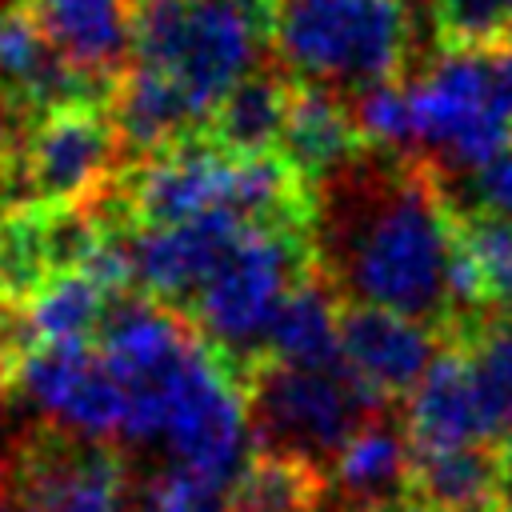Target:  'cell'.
Here are the masks:
<instances>
[{
    "label": "cell",
    "instance_id": "cell-1",
    "mask_svg": "<svg viewBox=\"0 0 512 512\" xmlns=\"http://www.w3.org/2000/svg\"><path fill=\"white\" fill-rule=\"evenodd\" d=\"M312 248L344 304L388 308L452 336L460 232L432 164L384 148L352 156L312 184Z\"/></svg>",
    "mask_w": 512,
    "mask_h": 512
},
{
    "label": "cell",
    "instance_id": "cell-2",
    "mask_svg": "<svg viewBox=\"0 0 512 512\" xmlns=\"http://www.w3.org/2000/svg\"><path fill=\"white\" fill-rule=\"evenodd\" d=\"M268 20L280 64L344 100L408 64V0H268Z\"/></svg>",
    "mask_w": 512,
    "mask_h": 512
},
{
    "label": "cell",
    "instance_id": "cell-3",
    "mask_svg": "<svg viewBox=\"0 0 512 512\" xmlns=\"http://www.w3.org/2000/svg\"><path fill=\"white\" fill-rule=\"evenodd\" d=\"M272 36L268 0H136V60L168 72L204 116L260 72Z\"/></svg>",
    "mask_w": 512,
    "mask_h": 512
},
{
    "label": "cell",
    "instance_id": "cell-4",
    "mask_svg": "<svg viewBox=\"0 0 512 512\" xmlns=\"http://www.w3.org/2000/svg\"><path fill=\"white\" fill-rule=\"evenodd\" d=\"M308 272H316L312 228H244L184 316L244 384L264 360L280 304Z\"/></svg>",
    "mask_w": 512,
    "mask_h": 512
},
{
    "label": "cell",
    "instance_id": "cell-5",
    "mask_svg": "<svg viewBox=\"0 0 512 512\" xmlns=\"http://www.w3.org/2000/svg\"><path fill=\"white\" fill-rule=\"evenodd\" d=\"M408 104L412 156L440 176H464L512 140V104L492 52L440 48L424 72L408 80Z\"/></svg>",
    "mask_w": 512,
    "mask_h": 512
},
{
    "label": "cell",
    "instance_id": "cell-6",
    "mask_svg": "<svg viewBox=\"0 0 512 512\" xmlns=\"http://www.w3.org/2000/svg\"><path fill=\"white\" fill-rule=\"evenodd\" d=\"M252 448L300 456L328 472L336 452L388 404L348 368H292L260 360L244 376Z\"/></svg>",
    "mask_w": 512,
    "mask_h": 512
},
{
    "label": "cell",
    "instance_id": "cell-7",
    "mask_svg": "<svg viewBox=\"0 0 512 512\" xmlns=\"http://www.w3.org/2000/svg\"><path fill=\"white\" fill-rule=\"evenodd\" d=\"M124 144L100 100L40 112L20 144L12 180L20 204H80L108 188Z\"/></svg>",
    "mask_w": 512,
    "mask_h": 512
},
{
    "label": "cell",
    "instance_id": "cell-8",
    "mask_svg": "<svg viewBox=\"0 0 512 512\" xmlns=\"http://www.w3.org/2000/svg\"><path fill=\"white\" fill-rule=\"evenodd\" d=\"M0 484L28 512H128V472L120 452L52 424L16 448Z\"/></svg>",
    "mask_w": 512,
    "mask_h": 512
},
{
    "label": "cell",
    "instance_id": "cell-9",
    "mask_svg": "<svg viewBox=\"0 0 512 512\" xmlns=\"http://www.w3.org/2000/svg\"><path fill=\"white\" fill-rule=\"evenodd\" d=\"M16 388L60 432L84 440H108L124 432V388L104 364L96 340L36 344L16 364Z\"/></svg>",
    "mask_w": 512,
    "mask_h": 512
},
{
    "label": "cell",
    "instance_id": "cell-10",
    "mask_svg": "<svg viewBox=\"0 0 512 512\" xmlns=\"http://www.w3.org/2000/svg\"><path fill=\"white\" fill-rule=\"evenodd\" d=\"M236 152L216 148L208 136H192L148 156L120 188L132 228L184 224L208 212L232 216Z\"/></svg>",
    "mask_w": 512,
    "mask_h": 512
},
{
    "label": "cell",
    "instance_id": "cell-11",
    "mask_svg": "<svg viewBox=\"0 0 512 512\" xmlns=\"http://www.w3.org/2000/svg\"><path fill=\"white\" fill-rule=\"evenodd\" d=\"M228 212H208L184 224H156V228H132L128 232V252H132V288L176 308L180 316L188 312L192 296L216 268V260L228 252V244L244 232Z\"/></svg>",
    "mask_w": 512,
    "mask_h": 512
},
{
    "label": "cell",
    "instance_id": "cell-12",
    "mask_svg": "<svg viewBox=\"0 0 512 512\" xmlns=\"http://www.w3.org/2000/svg\"><path fill=\"white\" fill-rule=\"evenodd\" d=\"M340 356L344 368L384 404L412 396L432 360L440 356V340L428 324L408 320L372 304H340Z\"/></svg>",
    "mask_w": 512,
    "mask_h": 512
},
{
    "label": "cell",
    "instance_id": "cell-13",
    "mask_svg": "<svg viewBox=\"0 0 512 512\" xmlns=\"http://www.w3.org/2000/svg\"><path fill=\"white\" fill-rule=\"evenodd\" d=\"M28 12L56 56L108 88L136 60L132 0H28Z\"/></svg>",
    "mask_w": 512,
    "mask_h": 512
},
{
    "label": "cell",
    "instance_id": "cell-14",
    "mask_svg": "<svg viewBox=\"0 0 512 512\" xmlns=\"http://www.w3.org/2000/svg\"><path fill=\"white\" fill-rule=\"evenodd\" d=\"M108 116L116 124L124 152L156 156L172 144L204 136V116L184 96V88L168 72L140 64V60H132L128 72L112 84Z\"/></svg>",
    "mask_w": 512,
    "mask_h": 512
},
{
    "label": "cell",
    "instance_id": "cell-15",
    "mask_svg": "<svg viewBox=\"0 0 512 512\" xmlns=\"http://www.w3.org/2000/svg\"><path fill=\"white\" fill-rule=\"evenodd\" d=\"M404 432L412 448H460L488 444V424L472 388L468 360L456 344H444L404 408Z\"/></svg>",
    "mask_w": 512,
    "mask_h": 512
},
{
    "label": "cell",
    "instance_id": "cell-16",
    "mask_svg": "<svg viewBox=\"0 0 512 512\" xmlns=\"http://www.w3.org/2000/svg\"><path fill=\"white\" fill-rule=\"evenodd\" d=\"M364 148L368 144H364V136L356 128V116H352L348 100L340 92H332V88L296 80L280 152L308 180V188L320 184L324 176H332L336 168H344Z\"/></svg>",
    "mask_w": 512,
    "mask_h": 512
},
{
    "label": "cell",
    "instance_id": "cell-17",
    "mask_svg": "<svg viewBox=\"0 0 512 512\" xmlns=\"http://www.w3.org/2000/svg\"><path fill=\"white\" fill-rule=\"evenodd\" d=\"M408 468H412L408 432L384 416H372L328 464V488L352 512H372L380 504L408 496Z\"/></svg>",
    "mask_w": 512,
    "mask_h": 512
},
{
    "label": "cell",
    "instance_id": "cell-18",
    "mask_svg": "<svg viewBox=\"0 0 512 512\" xmlns=\"http://www.w3.org/2000/svg\"><path fill=\"white\" fill-rule=\"evenodd\" d=\"M500 452L488 444L412 448L408 500L420 512H496Z\"/></svg>",
    "mask_w": 512,
    "mask_h": 512
},
{
    "label": "cell",
    "instance_id": "cell-19",
    "mask_svg": "<svg viewBox=\"0 0 512 512\" xmlns=\"http://www.w3.org/2000/svg\"><path fill=\"white\" fill-rule=\"evenodd\" d=\"M340 304L344 300L336 296V288L316 264V272H308L280 304L272 332H268L264 360L292 364V368H344Z\"/></svg>",
    "mask_w": 512,
    "mask_h": 512
},
{
    "label": "cell",
    "instance_id": "cell-20",
    "mask_svg": "<svg viewBox=\"0 0 512 512\" xmlns=\"http://www.w3.org/2000/svg\"><path fill=\"white\" fill-rule=\"evenodd\" d=\"M292 92H296V80L288 72H252L220 100L204 136L216 148L236 152V156L280 152Z\"/></svg>",
    "mask_w": 512,
    "mask_h": 512
},
{
    "label": "cell",
    "instance_id": "cell-21",
    "mask_svg": "<svg viewBox=\"0 0 512 512\" xmlns=\"http://www.w3.org/2000/svg\"><path fill=\"white\" fill-rule=\"evenodd\" d=\"M328 496V472L284 452L252 448L248 464L228 488V512H320Z\"/></svg>",
    "mask_w": 512,
    "mask_h": 512
},
{
    "label": "cell",
    "instance_id": "cell-22",
    "mask_svg": "<svg viewBox=\"0 0 512 512\" xmlns=\"http://www.w3.org/2000/svg\"><path fill=\"white\" fill-rule=\"evenodd\" d=\"M452 336L468 360L488 436H512V312L472 316Z\"/></svg>",
    "mask_w": 512,
    "mask_h": 512
},
{
    "label": "cell",
    "instance_id": "cell-23",
    "mask_svg": "<svg viewBox=\"0 0 512 512\" xmlns=\"http://www.w3.org/2000/svg\"><path fill=\"white\" fill-rule=\"evenodd\" d=\"M108 300L112 292L88 272H56L32 296H24L20 308L32 344H64V340H96Z\"/></svg>",
    "mask_w": 512,
    "mask_h": 512
},
{
    "label": "cell",
    "instance_id": "cell-24",
    "mask_svg": "<svg viewBox=\"0 0 512 512\" xmlns=\"http://www.w3.org/2000/svg\"><path fill=\"white\" fill-rule=\"evenodd\" d=\"M456 228L472 260L484 308L512 312V224L488 216H456Z\"/></svg>",
    "mask_w": 512,
    "mask_h": 512
},
{
    "label": "cell",
    "instance_id": "cell-25",
    "mask_svg": "<svg viewBox=\"0 0 512 512\" xmlns=\"http://www.w3.org/2000/svg\"><path fill=\"white\" fill-rule=\"evenodd\" d=\"M428 8L444 48L496 52L508 44V32H512L508 0H428Z\"/></svg>",
    "mask_w": 512,
    "mask_h": 512
},
{
    "label": "cell",
    "instance_id": "cell-26",
    "mask_svg": "<svg viewBox=\"0 0 512 512\" xmlns=\"http://www.w3.org/2000/svg\"><path fill=\"white\" fill-rule=\"evenodd\" d=\"M228 492L200 472H188L180 464H168L156 472L140 492V512H224Z\"/></svg>",
    "mask_w": 512,
    "mask_h": 512
},
{
    "label": "cell",
    "instance_id": "cell-27",
    "mask_svg": "<svg viewBox=\"0 0 512 512\" xmlns=\"http://www.w3.org/2000/svg\"><path fill=\"white\" fill-rule=\"evenodd\" d=\"M456 180H460V196H464V204L452 208L456 216H488V220L512 224V140L492 160H484L480 168H472Z\"/></svg>",
    "mask_w": 512,
    "mask_h": 512
},
{
    "label": "cell",
    "instance_id": "cell-28",
    "mask_svg": "<svg viewBox=\"0 0 512 512\" xmlns=\"http://www.w3.org/2000/svg\"><path fill=\"white\" fill-rule=\"evenodd\" d=\"M24 132H28V112L20 104H12L8 96H0V188H4V180H12Z\"/></svg>",
    "mask_w": 512,
    "mask_h": 512
},
{
    "label": "cell",
    "instance_id": "cell-29",
    "mask_svg": "<svg viewBox=\"0 0 512 512\" xmlns=\"http://www.w3.org/2000/svg\"><path fill=\"white\" fill-rule=\"evenodd\" d=\"M492 60H496V72H500V84H504V96H508V104H512V44H504V48H496V52H492Z\"/></svg>",
    "mask_w": 512,
    "mask_h": 512
},
{
    "label": "cell",
    "instance_id": "cell-30",
    "mask_svg": "<svg viewBox=\"0 0 512 512\" xmlns=\"http://www.w3.org/2000/svg\"><path fill=\"white\" fill-rule=\"evenodd\" d=\"M12 384H16V364L8 356H0V396H8Z\"/></svg>",
    "mask_w": 512,
    "mask_h": 512
},
{
    "label": "cell",
    "instance_id": "cell-31",
    "mask_svg": "<svg viewBox=\"0 0 512 512\" xmlns=\"http://www.w3.org/2000/svg\"><path fill=\"white\" fill-rule=\"evenodd\" d=\"M496 512H512V476L500 472V496H496Z\"/></svg>",
    "mask_w": 512,
    "mask_h": 512
},
{
    "label": "cell",
    "instance_id": "cell-32",
    "mask_svg": "<svg viewBox=\"0 0 512 512\" xmlns=\"http://www.w3.org/2000/svg\"><path fill=\"white\" fill-rule=\"evenodd\" d=\"M0 512H28V508H24V504H20V500L0 484Z\"/></svg>",
    "mask_w": 512,
    "mask_h": 512
},
{
    "label": "cell",
    "instance_id": "cell-33",
    "mask_svg": "<svg viewBox=\"0 0 512 512\" xmlns=\"http://www.w3.org/2000/svg\"><path fill=\"white\" fill-rule=\"evenodd\" d=\"M500 472L512 476V436H504V444H500Z\"/></svg>",
    "mask_w": 512,
    "mask_h": 512
},
{
    "label": "cell",
    "instance_id": "cell-34",
    "mask_svg": "<svg viewBox=\"0 0 512 512\" xmlns=\"http://www.w3.org/2000/svg\"><path fill=\"white\" fill-rule=\"evenodd\" d=\"M508 4H512V0H508ZM508 44H512V32H508Z\"/></svg>",
    "mask_w": 512,
    "mask_h": 512
},
{
    "label": "cell",
    "instance_id": "cell-35",
    "mask_svg": "<svg viewBox=\"0 0 512 512\" xmlns=\"http://www.w3.org/2000/svg\"><path fill=\"white\" fill-rule=\"evenodd\" d=\"M408 4H416V0H408Z\"/></svg>",
    "mask_w": 512,
    "mask_h": 512
},
{
    "label": "cell",
    "instance_id": "cell-36",
    "mask_svg": "<svg viewBox=\"0 0 512 512\" xmlns=\"http://www.w3.org/2000/svg\"><path fill=\"white\" fill-rule=\"evenodd\" d=\"M132 4H136V0H132Z\"/></svg>",
    "mask_w": 512,
    "mask_h": 512
},
{
    "label": "cell",
    "instance_id": "cell-37",
    "mask_svg": "<svg viewBox=\"0 0 512 512\" xmlns=\"http://www.w3.org/2000/svg\"><path fill=\"white\" fill-rule=\"evenodd\" d=\"M224 512H228V508H224Z\"/></svg>",
    "mask_w": 512,
    "mask_h": 512
}]
</instances>
